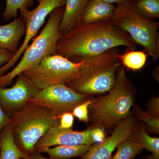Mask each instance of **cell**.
<instances>
[{"mask_svg":"<svg viewBox=\"0 0 159 159\" xmlns=\"http://www.w3.org/2000/svg\"><path fill=\"white\" fill-rule=\"evenodd\" d=\"M142 121L148 125L149 129L154 133H159V117H154L147 113H140L139 116Z\"/></svg>","mask_w":159,"mask_h":159,"instance_id":"cell-24","label":"cell"},{"mask_svg":"<svg viewBox=\"0 0 159 159\" xmlns=\"http://www.w3.org/2000/svg\"><path fill=\"white\" fill-rule=\"evenodd\" d=\"M136 129L134 119L129 117L116 126L111 135L100 143L93 144L81 159H111L117 146L132 135Z\"/></svg>","mask_w":159,"mask_h":159,"instance_id":"cell-12","label":"cell"},{"mask_svg":"<svg viewBox=\"0 0 159 159\" xmlns=\"http://www.w3.org/2000/svg\"><path fill=\"white\" fill-rule=\"evenodd\" d=\"M116 6L101 0H89L83 12L81 24H88L111 20Z\"/></svg>","mask_w":159,"mask_h":159,"instance_id":"cell-14","label":"cell"},{"mask_svg":"<svg viewBox=\"0 0 159 159\" xmlns=\"http://www.w3.org/2000/svg\"><path fill=\"white\" fill-rule=\"evenodd\" d=\"M92 145H56L46 149L43 153L48 154L51 159H69L83 155L87 152Z\"/></svg>","mask_w":159,"mask_h":159,"instance_id":"cell-17","label":"cell"},{"mask_svg":"<svg viewBox=\"0 0 159 159\" xmlns=\"http://www.w3.org/2000/svg\"><path fill=\"white\" fill-rule=\"evenodd\" d=\"M63 12V7H57L51 11L46 25L32 39L17 66L9 73L0 76V88H4L11 84L16 77L38 65L44 57L56 54V46L61 36L59 27Z\"/></svg>","mask_w":159,"mask_h":159,"instance_id":"cell-4","label":"cell"},{"mask_svg":"<svg viewBox=\"0 0 159 159\" xmlns=\"http://www.w3.org/2000/svg\"><path fill=\"white\" fill-rule=\"evenodd\" d=\"M29 156L20 150L15 142L10 123L0 134V159H29Z\"/></svg>","mask_w":159,"mask_h":159,"instance_id":"cell-16","label":"cell"},{"mask_svg":"<svg viewBox=\"0 0 159 159\" xmlns=\"http://www.w3.org/2000/svg\"><path fill=\"white\" fill-rule=\"evenodd\" d=\"M147 113L154 117H159V97H155L151 100L148 104Z\"/></svg>","mask_w":159,"mask_h":159,"instance_id":"cell-26","label":"cell"},{"mask_svg":"<svg viewBox=\"0 0 159 159\" xmlns=\"http://www.w3.org/2000/svg\"><path fill=\"white\" fill-rule=\"evenodd\" d=\"M66 0H38L39 5L32 11L24 8L20 9V16L23 18L26 25L25 36L22 44L9 61L0 67V76L4 75L17 62L29 43L37 35L45 22L46 17L57 7H63Z\"/></svg>","mask_w":159,"mask_h":159,"instance_id":"cell-8","label":"cell"},{"mask_svg":"<svg viewBox=\"0 0 159 159\" xmlns=\"http://www.w3.org/2000/svg\"><path fill=\"white\" fill-rule=\"evenodd\" d=\"M92 137L95 143H100L105 139V135L103 131L99 128L93 129Z\"/></svg>","mask_w":159,"mask_h":159,"instance_id":"cell-29","label":"cell"},{"mask_svg":"<svg viewBox=\"0 0 159 159\" xmlns=\"http://www.w3.org/2000/svg\"><path fill=\"white\" fill-rule=\"evenodd\" d=\"M92 129L78 131L72 129L61 128L59 125L52 126L36 143L33 152L43 153L46 149L56 145L76 146L95 144L92 137Z\"/></svg>","mask_w":159,"mask_h":159,"instance_id":"cell-10","label":"cell"},{"mask_svg":"<svg viewBox=\"0 0 159 159\" xmlns=\"http://www.w3.org/2000/svg\"><path fill=\"white\" fill-rule=\"evenodd\" d=\"M136 139L143 146L152 152V156L148 159H159V139L148 135L145 129L141 131Z\"/></svg>","mask_w":159,"mask_h":159,"instance_id":"cell-21","label":"cell"},{"mask_svg":"<svg viewBox=\"0 0 159 159\" xmlns=\"http://www.w3.org/2000/svg\"><path fill=\"white\" fill-rule=\"evenodd\" d=\"M17 77L12 87L0 88V104L10 117L22 109L39 91L22 74Z\"/></svg>","mask_w":159,"mask_h":159,"instance_id":"cell-11","label":"cell"},{"mask_svg":"<svg viewBox=\"0 0 159 159\" xmlns=\"http://www.w3.org/2000/svg\"><path fill=\"white\" fill-rule=\"evenodd\" d=\"M119 46L135 50L137 44L128 33L119 29L112 20L92 24L80 23L68 33L61 35L56 54L66 58H93Z\"/></svg>","mask_w":159,"mask_h":159,"instance_id":"cell-1","label":"cell"},{"mask_svg":"<svg viewBox=\"0 0 159 159\" xmlns=\"http://www.w3.org/2000/svg\"><path fill=\"white\" fill-rule=\"evenodd\" d=\"M116 48L93 58L74 62L58 54L44 57L39 64L22 74L39 90L55 84H66L119 60Z\"/></svg>","mask_w":159,"mask_h":159,"instance_id":"cell-2","label":"cell"},{"mask_svg":"<svg viewBox=\"0 0 159 159\" xmlns=\"http://www.w3.org/2000/svg\"><path fill=\"white\" fill-rule=\"evenodd\" d=\"M14 53L8 50L0 48V66L9 61L14 55Z\"/></svg>","mask_w":159,"mask_h":159,"instance_id":"cell-28","label":"cell"},{"mask_svg":"<svg viewBox=\"0 0 159 159\" xmlns=\"http://www.w3.org/2000/svg\"><path fill=\"white\" fill-rule=\"evenodd\" d=\"M10 118L15 142L29 156L34 152L36 143L49 129L60 124L59 118L50 109L29 102Z\"/></svg>","mask_w":159,"mask_h":159,"instance_id":"cell-3","label":"cell"},{"mask_svg":"<svg viewBox=\"0 0 159 159\" xmlns=\"http://www.w3.org/2000/svg\"><path fill=\"white\" fill-rule=\"evenodd\" d=\"M88 95L77 93L65 84H55L38 91L28 102L48 108L59 116L72 113L75 107L87 100Z\"/></svg>","mask_w":159,"mask_h":159,"instance_id":"cell-7","label":"cell"},{"mask_svg":"<svg viewBox=\"0 0 159 159\" xmlns=\"http://www.w3.org/2000/svg\"><path fill=\"white\" fill-rule=\"evenodd\" d=\"M25 32V24L20 16L12 22L0 26V48L15 54L18 49L20 40Z\"/></svg>","mask_w":159,"mask_h":159,"instance_id":"cell-13","label":"cell"},{"mask_svg":"<svg viewBox=\"0 0 159 159\" xmlns=\"http://www.w3.org/2000/svg\"><path fill=\"white\" fill-rule=\"evenodd\" d=\"M29 159H51L49 158H46L43 156L41 153H35L33 152L31 154L29 155Z\"/></svg>","mask_w":159,"mask_h":159,"instance_id":"cell-30","label":"cell"},{"mask_svg":"<svg viewBox=\"0 0 159 159\" xmlns=\"http://www.w3.org/2000/svg\"><path fill=\"white\" fill-rule=\"evenodd\" d=\"M92 102L91 100L87 99L75 107L72 112L74 117H76L80 121L85 122H88V108Z\"/></svg>","mask_w":159,"mask_h":159,"instance_id":"cell-23","label":"cell"},{"mask_svg":"<svg viewBox=\"0 0 159 159\" xmlns=\"http://www.w3.org/2000/svg\"><path fill=\"white\" fill-rule=\"evenodd\" d=\"M11 122V118L5 112L0 104V134L5 126Z\"/></svg>","mask_w":159,"mask_h":159,"instance_id":"cell-27","label":"cell"},{"mask_svg":"<svg viewBox=\"0 0 159 159\" xmlns=\"http://www.w3.org/2000/svg\"><path fill=\"white\" fill-rule=\"evenodd\" d=\"M60 119L59 126L61 128L72 129L74 124V116L71 112H66L58 116Z\"/></svg>","mask_w":159,"mask_h":159,"instance_id":"cell-25","label":"cell"},{"mask_svg":"<svg viewBox=\"0 0 159 159\" xmlns=\"http://www.w3.org/2000/svg\"><path fill=\"white\" fill-rule=\"evenodd\" d=\"M137 14L147 19L159 17V0H131Z\"/></svg>","mask_w":159,"mask_h":159,"instance_id":"cell-19","label":"cell"},{"mask_svg":"<svg viewBox=\"0 0 159 159\" xmlns=\"http://www.w3.org/2000/svg\"><path fill=\"white\" fill-rule=\"evenodd\" d=\"M89 0H66L59 31L61 35L68 33L81 23V16Z\"/></svg>","mask_w":159,"mask_h":159,"instance_id":"cell-15","label":"cell"},{"mask_svg":"<svg viewBox=\"0 0 159 159\" xmlns=\"http://www.w3.org/2000/svg\"><path fill=\"white\" fill-rule=\"evenodd\" d=\"M121 63L133 70H139L145 65L147 55L143 51L127 50L124 54H119Z\"/></svg>","mask_w":159,"mask_h":159,"instance_id":"cell-20","label":"cell"},{"mask_svg":"<svg viewBox=\"0 0 159 159\" xmlns=\"http://www.w3.org/2000/svg\"><path fill=\"white\" fill-rule=\"evenodd\" d=\"M112 21L128 33L137 44L142 46L152 59H159L158 23L137 14L131 1L117 5Z\"/></svg>","mask_w":159,"mask_h":159,"instance_id":"cell-6","label":"cell"},{"mask_svg":"<svg viewBox=\"0 0 159 159\" xmlns=\"http://www.w3.org/2000/svg\"><path fill=\"white\" fill-rule=\"evenodd\" d=\"M134 98L127 81L125 67L117 71L114 87L108 94L90 105L92 118L99 126H116L127 118L133 105Z\"/></svg>","mask_w":159,"mask_h":159,"instance_id":"cell-5","label":"cell"},{"mask_svg":"<svg viewBox=\"0 0 159 159\" xmlns=\"http://www.w3.org/2000/svg\"><path fill=\"white\" fill-rule=\"evenodd\" d=\"M101 1L109 4H113L114 3H116L117 5H118V4H122V3L129 2L131 0H101Z\"/></svg>","mask_w":159,"mask_h":159,"instance_id":"cell-31","label":"cell"},{"mask_svg":"<svg viewBox=\"0 0 159 159\" xmlns=\"http://www.w3.org/2000/svg\"><path fill=\"white\" fill-rule=\"evenodd\" d=\"M120 60L100 68L66 85L80 94L94 95L110 92L114 87Z\"/></svg>","mask_w":159,"mask_h":159,"instance_id":"cell-9","label":"cell"},{"mask_svg":"<svg viewBox=\"0 0 159 159\" xmlns=\"http://www.w3.org/2000/svg\"><path fill=\"white\" fill-rule=\"evenodd\" d=\"M116 148V153L111 159H134L144 149L133 135L121 142Z\"/></svg>","mask_w":159,"mask_h":159,"instance_id":"cell-18","label":"cell"},{"mask_svg":"<svg viewBox=\"0 0 159 159\" xmlns=\"http://www.w3.org/2000/svg\"><path fill=\"white\" fill-rule=\"evenodd\" d=\"M34 0H6V6L3 16L5 20L7 21L17 16L19 9H28L33 6Z\"/></svg>","mask_w":159,"mask_h":159,"instance_id":"cell-22","label":"cell"}]
</instances>
